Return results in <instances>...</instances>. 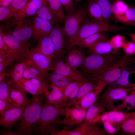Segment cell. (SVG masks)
<instances>
[{"label": "cell", "instance_id": "6da1fadb", "mask_svg": "<svg viewBox=\"0 0 135 135\" xmlns=\"http://www.w3.org/2000/svg\"><path fill=\"white\" fill-rule=\"evenodd\" d=\"M44 97L43 94L36 95L30 99V102L26 106L19 122L14 125V132L17 135L35 134L45 101Z\"/></svg>", "mask_w": 135, "mask_h": 135}, {"label": "cell", "instance_id": "7a4b0ae2", "mask_svg": "<svg viewBox=\"0 0 135 135\" xmlns=\"http://www.w3.org/2000/svg\"><path fill=\"white\" fill-rule=\"evenodd\" d=\"M122 55L120 53L103 55L91 54L86 57L79 71L84 77L97 81L99 77Z\"/></svg>", "mask_w": 135, "mask_h": 135}, {"label": "cell", "instance_id": "3957f363", "mask_svg": "<svg viewBox=\"0 0 135 135\" xmlns=\"http://www.w3.org/2000/svg\"><path fill=\"white\" fill-rule=\"evenodd\" d=\"M60 116L58 109L46 100L43 105L40 120L35 134L52 135L58 130L57 123Z\"/></svg>", "mask_w": 135, "mask_h": 135}, {"label": "cell", "instance_id": "277c9868", "mask_svg": "<svg viewBox=\"0 0 135 135\" xmlns=\"http://www.w3.org/2000/svg\"><path fill=\"white\" fill-rule=\"evenodd\" d=\"M124 26L95 22L86 18L77 34L66 46L68 50L81 40L94 34L102 32H116L126 30Z\"/></svg>", "mask_w": 135, "mask_h": 135}, {"label": "cell", "instance_id": "5b68a950", "mask_svg": "<svg viewBox=\"0 0 135 135\" xmlns=\"http://www.w3.org/2000/svg\"><path fill=\"white\" fill-rule=\"evenodd\" d=\"M87 14V9L81 7L66 15L64 27L66 37V47L78 34Z\"/></svg>", "mask_w": 135, "mask_h": 135}, {"label": "cell", "instance_id": "8992f818", "mask_svg": "<svg viewBox=\"0 0 135 135\" xmlns=\"http://www.w3.org/2000/svg\"><path fill=\"white\" fill-rule=\"evenodd\" d=\"M129 60V56L122 55L99 77L97 80L98 84L104 89L109 84L116 81L120 77Z\"/></svg>", "mask_w": 135, "mask_h": 135}, {"label": "cell", "instance_id": "52a82bcc", "mask_svg": "<svg viewBox=\"0 0 135 135\" xmlns=\"http://www.w3.org/2000/svg\"><path fill=\"white\" fill-rule=\"evenodd\" d=\"M24 62L39 71L46 78L48 72L52 70V60L40 53L33 52L29 48L23 54Z\"/></svg>", "mask_w": 135, "mask_h": 135}, {"label": "cell", "instance_id": "ba28073f", "mask_svg": "<svg viewBox=\"0 0 135 135\" xmlns=\"http://www.w3.org/2000/svg\"><path fill=\"white\" fill-rule=\"evenodd\" d=\"M102 124L101 120L91 123L83 122L74 129H62L56 131L53 135H105V130L100 127Z\"/></svg>", "mask_w": 135, "mask_h": 135}, {"label": "cell", "instance_id": "9c48e42d", "mask_svg": "<svg viewBox=\"0 0 135 135\" xmlns=\"http://www.w3.org/2000/svg\"><path fill=\"white\" fill-rule=\"evenodd\" d=\"M58 110L60 116L63 118H60L57 123L58 126L80 125L84 122L86 111L75 106L64 107Z\"/></svg>", "mask_w": 135, "mask_h": 135}, {"label": "cell", "instance_id": "30bf717a", "mask_svg": "<svg viewBox=\"0 0 135 135\" xmlns=\"http://www.w3.org/2000/svg\"><path fill=\"white\" fill-rule=\"evenodd\" d=\"M49 35L54 46V59L62 60L67 44L66 36L64 27L59 24H56L53 28Z\"/></svg>", "mask_w": 135, "mask_h": 135}, {"label": "cell", "instance_id": "8fae6325", "mask_svg": "<svg viewBox=\"0 0 135 135\" xmlns=\"http://www.w3.org/2000/svg\"><path fill=\"white\" fill-rule=\"evenodd\" d=\"M3 36L4 40L9 48L10 58L13 61L22 62L23 53L28 48V44H23L10 33L3 32Z\"/></svg>", "mask_w": 135, "mask_h": 135}, {"label": "cell", "instance_id": "7c38bea8", "mask_svg": "<svg viewBox=\"0 0 135 135\" xmlns=\"http://www.w3.org/2000/svg\"><path fill=\"white\" fill-rule=\"evenodd\" d=\"M10 26H14L11 34L23 44H27V42L32 35L31 19L26 18L11 23Z\"/></svg>", "mask_w": 135, "mask_h": 135}, {"label": "cell", "instance_id": "4fadbf2b", "mask_svg": "<svg viewBox=\"0 0 135 135\" xmlns=\"http://www.w3.org/2000/svg\"><path fill=\"white\" fill-rule=\"evenodd\" d=\"M107 109L116 110L114 105L100 100L97 101L87 110L84 122L91 123L101 120V115Z\"/></svg>", "mask_w": 135, "mask_h": 135}, {"label": "cell", "instance_id": "5bb4252c", "mask_svg": "<svg viewBox=\"0 0 135 135\" xmlns=\"http://www.w3.org/2000/svg\"><path fill=\"white\" fill-rule=\"evenodd\" d=\"M26 106H16L6 111L0 117V126L11 129L20 120Z\"/></svg>", "mask_w": 135, "mask_h": 135}, {"label": "cell", "instance_id": "9a60e30c", "mask_svg": "<svg viewBox=\"0 0 135 135\" xmlns=\"http://www.w3.org/2000/svg\"><path fill=\"white\" fill-rule=\"evenodd\" d=\"M32 30V40L38 41L42 36L49 34L53 25L44 19L35 16L31 19Z\"/></svg>", "mask_w": 135, "mask_h": 135}, {"label": "cell", "instance_id": "2e32d148", "mask_svg": "<svg viewBox=\"0 0 135 135\" xmlns=\"http://www.w3.org/2000/svg\"><path fill=\"white\" fill-rule=\"evenodd\" d=\"M52 62L53 72L60 74L75 80H82L85 78L79 70L72 68L62 60L53 59L52 60Z\"/></svg>", "mask_w": 135, "mask_h": 135}, {"label": "cell", "instance_id": "e0dca14e", "mask_svg": "<svg viewBox=\"0 0 135 135\" xmlns=\"http://www.w3.org/2000/svg\"><path fill=\"white\" fill-rule=\"evenodd\" d=\"M47 2L46 0H30L16 14L12 23L22 20L36 14L38 10Z\"/></svg>", "mask_w": 135, "mask_h": 135}, {"label": "cell", "instance_id": "ac0fdd59", "mask_svg": "<svg viewBox=\"0 0 135 135\" xmlns=\"http://www.w3.org/2000/svg\"><path fill=\"white\" fill-rule=\"evenodd\" d=\"M25 69L23 62L16 63L12 69L10 76V78L7 81L9 87L16 89L26 95L27 92L21 82Z\"/></svg>", "mask_w": 135, "mask_h": 135}, {"label": "cell", "instance_id": "d6986e66", "mask_svg": "<svg viewBox=\"0 0 135 135\" xmlns=\"http://www.w3.org/2000/svg\"><path fill=\"white\" fill-rule=\"evenodd\" d=\"M132 88L108 87L101 96L100 101L114 105L115 101L122 100L131 92Z\"/></svg>", "mask_w": 135, "mask_h": 135}, {"label": "cell", "instance_id": "ffe728a7", "mask_svg": "<svg viewBox=\"0 0 135 135\" xmlns=\"http://www.w3.org/2000/svg\"><path fill=\"white\" fill-rule=\"evenodd\" d=\"M65 63L74 70L80 68L86 57V52L83 48L74 46L68 50Z\"/></svg>", "mask_w": 135, "mask_h": 135}, {"label": "cell", "instance_id": "44dd1931", "mask_svg": "<svg viewBox=\"0 0 135 135\" xmlns=\"http://www.w3.org/2000/svg\"><path fill=\"white\" fill-rule=\"evenodd\" d=\"M84 79L73 81L65 88L64 96L55 107L58 109L64 108L75 97L82 85L87 80Z\"/></svg>", "mask_w": 135, "mask_h": 135}, {"label": "cell", "instance_id": "7402d4cb", "mask_svg": "<svg viewBox=\"0 0 135 135\" xmlns=\"http://www.w3.org/2000/svg\"><path fill=\"white\" fill-rule=\"evenodd\" d=\"M37 45L30 50L44 55L52 60L54 58V48L49 34L44 36L38 41Z\"/></svg>", "mask_w": 135, "mask_h": 135}, {"label": "cell", "instance_id": "603a6c76", "mask_svg": "<svg viewBox=\"0 0 135 135\" xmlns=\"http://www.w3.org/2000/svg\"><path fill=\"white\" fill-rule=\"evenodd\" d=\"M135 115V112H126L112 110L106 111L101 116L100 120L102 122L108 120L112 122L120 124L129 118Z\"/></svg>", "mask_w": 135, "mask_h": 135}, {"label": "cell", "instance_id": "cb8c5ba5", "mask_svg": "<svg viewBox=\"0 0 135 135\" xmlns=\"http://www.w3.org/2000/svg\"><path fill=\"white\" fill-rule=\"evenodd\" d=\"M98 83L96 81L88 78L80 86L74 98L64 108L75 106L86 94L96 88Z\"/></svg>", "mask_w": 135, "mask_h": 135}, {"label": "cell", "instance_id": "d4e9b609", "mask_svg": "<svg viewBox=\"0 0 135 135\" xmlns=\"http://www.w3.org/2000/svg\"><path fill=\"white\" fill-rule=\"evenodd\" d=\"M103 89L98 86L86 94L75 107L86 110L92 105L97 101Z\"/></svg>", "mask_w": 135, "mask_h": 135}, {"label": "cell", "instance_id": "484cf974", "mask_svg": "<svg viewBox=\"0 0 135 135\" xmlns=\"http://www.w3.org/2000/svg\"><path fill=\"white\" fill-rule=\"evenodd\" d=\"M90 19L99 23H109L104 20L102 10L99 4L95 0H90L87 9Z\"/></svg>", "mask_w": 135, "mask_h": 135}, {"label": "cell", "instance_id": "4316f807", "mask_svg": "<svg viewBox=\"0 0 135 135\" xmlns=\"http://www.w3.org/2000/svg\"><path fill=\"white\" fill-rule=\"evenodd\" d=\"M66 87H60L51 84L49 89L43 93V95L48 102L55 106L63 97Z\"/></svg>", "mask_w": 135, "mask_h": 135}, {"label": "cell", "instance_id": "83f0119b", "mask_svg": "<svg viewBox=\"0 0 135 135\" xmlns=\"http://www.w3.org/2000/svg\"><path fill=\"white\" fill-rule=\"evenodd\" d=\"M107 32H100L90 36L80 41L76 46L82 48H88L98 42L107 41L108 37Z\"/></svg>", "mask_w": 135, "mask_h": 135}, {"label": "cell", "instance_id": "f1b7e54d", "mask_svg": "<svg viewBox=\"0 0 135 135\" xmlns=\"http://www.w3.org/2000/svg\"><path fill=\"white\" fill-rule=\"evenodd\" d=\"M88 48L92 54L103 55L120 53L114 49L108 40L98 42Z\"/></svg>", "mask_w": 135, "mask_h": 135}, {"label": "cell", "instance_id": "f546056e", "mask_svg": "<svg viewBox=\"0 0 135 135\" xmlns=\"http://www.w3.org/2000/svg\"><path fill=\"white\" fill-rule=\"evenodd\" d=\"M112 5V13L116 19L118 21L128 24L126 12L129 6L120 0L115 1Z\"/></svg>", "mask_w": 135, "mask_h": 135}, {"label": "cell", "instance_id": "4dcf8cb0", "mask_svg": "<svg viewBox=\"0 0 135 135\" xmlns=\"http://www.w3.org/2000/svg\"><path fill=\"white\" fill-rule=\"evenodd\" d=\"M35 15L48 21L53 24H57L60 21L50 7L47 1L38 10Z\"/></svg>", "mask_w": 135, "mask_h": 135}, {"label": "cell", "instance_id": "1f68e13d", "mask_svg": "<svg viewBox=\"0 0 135 135\" xmlns=\"http://www.w3.org/2000/svg\"><path fill=\"white\" fill-rule=\"evenodd\" d=\"M134 72L130 71L127 66L124 68L120 78L116 81L109 84L108 87L132 88L135 86V84L131 83L129 81V76Z\"/></svg>", "mask_w": 135, "mask_h": 135}, {"label": "cell", "instance_id": "d6a6232c", "mask_svg": "<svg viewBox=\"0 0 135 135\" xmlns=\"http://www.w3.org/2000/svg\"><path fill=\"white\" fill-rule=\"evenodd\" d=\"M46 78L51 84L60 87H66L70 82L76 81L60 74L53 72L48 73Z\"/></svg>", "mask_w": 135, "mask_h": 135}, {"label": "cell", "instance_id": "836d02e7", "mask_svg": "<svg viewBox=\"0 0 135 135\" xmlns=\"http://www.w3.org/2000/svg\"><path fill=\"white\" fill-rule=\"evenodd\" d=\"M8 90L10 98L19 106L26 105L30 102V99L20 91L9 86Z\"/></svg>", "mask_w": 135, "mask_h": 135}, {"label": "cell", "instance_id": "e575fe53", "mask_svg": "<svg viewBox=\"0 0 135 135\" xmlns=\"http://www.w3.org/2000/svg\"><path fill=\"white\" fill-rule=\"evenodd\" d=\"M49 5L61 22L64 21L66 17L60 0H46Z\"/></svg>", "mask_w": 135, "mask_h": 135}, {"label": "cell", "instance_id": "d590c367", "mask_svg": "<svg viewBox=\"0 0 135 135\" xmlns=\"http://www.w3.org/2000/svg\"><path fill=\"white\" fill-rule=\"evenodd\" d=\"M100 6L105 20L108 23L113 15L112 4L110 0H95Z\"/></svg>", "mask_w": 135, "mask_h": 135}, {"label": "cell", "instance_id": "8d00e7d4", "mask_svg": "<svg viewBox=\"0 0 135 135\" xmlns=\"http://www.w3.org/2000/svg\"><path fill=\"white\" fill-rule=\"evenodd\" d=\"M7 80L4 78L0 82V99L19 106L10 98Z\"/></svg>", "mask_w": 135, "mask_h": 135}, {"label": "cell", "instance_id": "74e56055", "mask_svg": "<svg viewBox=\"0 0 135 135\" xmlns=\"http://www.w3.org/2000/svg\"><path fill=\"white\" fill-rule=\"evenodd\" d=\"M131 94L127 95L123 100L122 103L116 107L117 110L126 108L127 105H130V110L135 108V86L132 88V90Z\"/></svg>", "mask_w": 135, "mask_h": 135}, {"label": "cell", "instance_id": "f35d334b", "mask_svg": "<svg viewBox=\"0 0 135 135\" xmlns=\"http://www.w3.org/2000/svg\"><path fill=\"white\" fill-rule=\"evenodd\" d=\"M126 41L125 36L119 34L114 36L108 40L114 49L117 52H119V50L122 48Z\"/></svg>", "mask_w": 135, "mask_h": 135}, {"label": "cell", "instance_id": "ab89813d", "mask_svg": "<svg viewBox=\"0 0 135 135\" xmlns=\"http://www.w3.org/2000/svg\"><path fill=\"white\" fill-rule=\"evenodd\" d=\"M123 131L127 133H135V115L129 118L120 124Z\"/></svg>", "mask_w": 135, "mask_h": 135}, {"label": "cell", "instance_id": "60d3db41", "mask_svg": "<svg viewBox=\"0 0 135 135\" xmlns=\"http://www.w3.org/2000/svg\"><path fill=\"white\" fill-rule=\"evenodd\" d=\"M21 82L27 92L32 95H39L43 94L37 89L29 78L23 77Z\"/></svg>", "mask_w": 135, "mask_h": 135}, {"label": "cell", "instance_id": "b9f144b4", "mask_svg": "<svg viewBox=\"0 0 135 135\" xmlns=\"http://www.w3.org/2000/svg\"><path fill=\"white\" fill-rule=\"evenodd\" d=\"M104 130L110 134H114L117 132L120 127V124L112 122L108 120L102 122Z\"/></svg>", "mask_w": 135, "mask_h": 135}, {"label": "cell", "instance_id": "7bdbcfd3", "mask_svg": "<svg viewBox=\"0 0 135 135\" xmlns=\"http://www.w3.org/2000/svg\"><path fill=\"white\" fill-rule=\"evenodd\" d=\"M30 80L36 88L42 94L50 88V82L41 81L35 78H31Z\"/></svg>", "mask_w": 135, "mask_h": 135}, {"label": "cell", "instance_id": "ee69618b", "mask_svg": "<svg viewBox=\"0 0 135 135\" xmlns=\"http://www.w3.org/2000/svg\"><path fill=\"white\" fill-rule=\"evenodd\" d=\"M16 14L9 6H0V21H3L6 19L13 17Z\"/></svg>", "mask_w": 135, "mask_h": 135}, {"label": "cell", "instance_id": "f6af8a7d", "mask_svg": "<svg viewBox=\"0 0 135 135\" xmlns=\"http://www.w3.org/2000/svg\"><path fill=\"white\" fill-rule=\"evenodd\" d=\"M122 48L127 56L135 54V43L133 41L126 40Z\"/></svg>", "mask_w": 135, "mask_h": 135}, {"label": "cell", "instance_id": "bcb514c9", "mask_svg": "<svg viewBox=\"0 0 135 135\" xmlns=\"http://www.w3.org/2000/svg\"><path fill=\"white\" fill-rule=\"evenodd\" d=\"M128 24L135 28V5L129 6L126 12Z\"/></svg>", "mask_w": 135, "mask_h": 135}, {"label": "cell", "instance_id": "7dc6e473", "mask_svg": "<svg viewBox=\"0 0 135 135\" xmlns=\"http://www.w3.org/2000/svg\"><path fill=\"white\" fill-rule=\"evenodd\" d=\"M30 0H14L9 6L16 14L24 7Z\"/></svg>", "mask_w": 135, "mask_h": 135}, {"label": "cell", "instance_id": "c3c4849f", "mask_svg": "<svg viewBox=\"0 0 135 135\" xmlns=\"http://www.w3.org/2000/svg\"><path fill=\"white\" fill-rule=\"evenodd\" d=\"M66 15L74 11V5L72 0H60Z\"/></svg>", "mask_w": 135, "mask_h": 135}, {"label": "cell", "instance_id": "681fc988", "mask_svg": "<svg viewBox=\"0 0 135 135\" xmlns=\"http://www.w3.org/2000/svg\"><path fill=\"white\" fill-rule=\"evenodd\" d=\"M16 106H18L0 99V116H2L7 110Z\"/></svg>", "mask_w": 135, "mask_h": 135}, {"label": "cell", "instance_id": "f907efd6", "mask_svg": "<svg viewBox=\"0 0 135 135\" xmlns=\"http://www.w3.org/2000/svg\"><path fill=\"white\" fill-rule=\"evenodd\" d=\"M2 29V27L0 26V51H4L10 57L9 48L3 39Z\"/></svg>", "mask_w": 135, "mask_h": 135}, {"label": "cell", "instance_id": "816d5d0a", "mask_svg": "<svg viewBox=\"0 0 135 135\" xmlns=\"http://www.w3.org/2000/svg\"><path fill=\"white\" fill-rule=\"evenodd\" d=\"M13 61L8 55L0 62V72L4 71L6 68L9 66Z\"/></svg>", "mask_w": 135, "mask_h": 135}, {"label": "cell", "instance_id": "f5cc1de1", "mask_svg": "<svg viewBox=\"0 0 135 135\" xmlns=\"http://www.w3.org/2000/svg\"><path fill=\"white\" fill-rule=\"evenodd\" d=\"M14 0H0V6L8 7L10 6Z\"/></svg>", "mask_w": 135, "mask_h": 135}, {"label": "cell", "instance_id": "db71d44e", "mask_svg": "<svg viewBox=\"0 0 135 135\" xmlns=\"http://www.w3.org/2000/svg\"><path fill=\"white\" fill-rule=\"evenodd\" d=\"M11 70L9 72L6 71L5 70L4 71L0 72V82L6 76H10L11 73Z\"/></svg>", "mask_w": 135, "mask_h": 135}, {"label": "cell", "instance_id": "11a10c76", "mask_svg": "<svg viewBox=\"0 0 135 135\" xmlns=\"http://www.w3.org/2000/svg\"><path fill=\"white\" fill-rule=\"evenodd\" d=\"M2 134V135H17V134L14 132L12 131L10 129L4 128L3 130Z\"/></svg>", "mask_w": 135, "mask_h": 135}, {"label": "cell", "instance_id": "9f6ffc18", "mask_svg": "<svg viewBox=\"0 0 135 135\" xmlns=\"http://www.w3.org/2000/svg\"><path fill=\"white\" fill-rule=\"evenodd\" d=\"M128 35L135 43V32L128 34Z\"/></svg>", "mask_w": 135, "mask_h": 135}, {"label": "cell", "instance_id": "6f0895ef", "mask_svg": "<svg viewBox=\"0 0 135 135\" xmlns=\"http://www.w3.org/2000/svg\"><path fill=\"white\" fill-rule=\"evenodd\" d=\"M131 61L135 64V57L132 58L131 59Z\"/></svg>", "mask_w": 135, "mask_h": 135}, {"label": "cell", "instance_id": "680465c9", "mask_svg": "<svg viewBox=\"0 0 135 135\" xmlns=\"http://www.w3.org/2000/svg\"><path fill=\"white\" fill-rule=\"evenodd\" d=\"M134 134H135V133H134Z\"/></svg>", "mask_w": 135, "mask_h": 135}, {"label": "cell", "instance_id": "91938a15", "mask_svg": "<svg viewBox=\"0 0 135 135\" xmlns=\"http://www.w3.org/2000/svg\"></svg>", "mask_w": 135, "mask_h": 135}]
</instances>
